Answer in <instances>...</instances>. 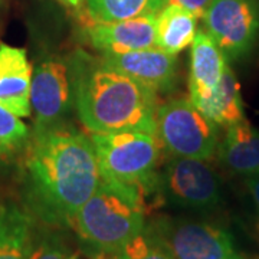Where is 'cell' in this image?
I'll return each instance as SVG.
<instances>
[{
  "mask_svg": "<svg viewBox=\"0 0 259 259\" xmlns=\"http://www.w3.org/2000/svg\"><path fill=\"white\" fill-rule=\"evenodd\" d=\"M95 259H124V256L121 252L118 253H98V255H95Z\"/></svg>",
  "mask_w": 259,
  "mask_h": 259,
  "instance_id": "cell-24",
  "label": "cell"
},
{
  "mask_svg": "<svg viewBox=\"0 0 259 259\" xmlns=\"http://www.w3.org/2000/svg\"><path fill=\"white\" fill-rule=\"evenodd\" d=\"M75 259H78V256H76V258H75Z\"/></svg>",
  "mask_w": 259,
  "mask_h": 259,
  "instance_id": "cell-27",
  "label": "cell"
},
{
  "mask_svg": "<svg viewBox=\"0 0 259 259\" xmlns=\"http://www.w3.org/2000/svg\"><path fill=\"white\" fill-rule=\"evenodd\" d=\"M93 22L107 23L124 19L157 15L166 0H85Z\"/></svg>",
  "mask_w": 259,
  "mask_h": 259,
  "instance_id": "cell-18",
  "label": "cell"
},
{
  "mask_svg": "<svg viewBox=\"0 0 259 259\" xmlns=\"http://www.w3.org/2000/svg\"><path fill=\"white\" fill-rule=\"evenodd\" d=\"M29 130L26 124L0 105V154H6L26 144Z\"/></svg>",
  "mask_w": 259,
  "mask_h": 259,
  "instance_id": "cell-19",
  "label": "cell"
},
{
  "mask_svg": "<svg viewBox=\"0 0 259 259\" xmlns=\"http://www.w3.org/2000/svg\"><path fill=\"white\" fill-rule=\"evenodd\" d=\"M82 245L94 256L118 253L144 231V193L139 187L101 176L74 221Z\"/></svg>",
  "mask_w": 259,
  "mask_h": 259,
  "instance_id": "cell-3",
  "label": "cell"
},
{
  "mask_svg": "<svg viewBox=\"0 0 259 259\" xmlns=\"http://www.w3.org/2000/svg\"><path fill=\"white\" fill-rule=\"evenodd\" d=\"M218 127L186 98L166 102L156 112V137L173 157H212L219 146Z\"/></svg>",
  "mask_w": 259,
  "mask_h": 259,
  "instance_id": "cell-5",
  "label": "cell"
},
{
  "mask_svg": "<svg viewBox=\"0 0 259 259\" xmlns=\"http://www.w3.org/2000/svg\"><path fill=\"white\" fill-rule=\"evenodd\" d=\"M212 0H166V5L171 6H179L183 9L189 10L190 13H193L196 18H203L204 12L207 10L209 5Z\"/></svg>",
  "mask_w": 259,
  "mask_h": 259,
  "instance_id": "cell-22",
  "label": "cell"
},
{
  "mask_svg": "<svg viewBox=\"0 0 259 259\" xmlns=\"http://www.w3.org/2000/svg\"><path fill=\"white\" fill-rule=\"evenodd\" d=\"M146 229L173 259H241L231 233L218 225L160 216Z\"/></svg>",
  "mask_w": 259,
  "mask_h": 259,
  "instance_id": "cell-6",
  "label": "cell"
},
{
  "mask_svg": "<svg viewBox=\"0 0 259 259\" xmlns=\"http://www.w3.org/2000/svg\"><path fill=\"white\" fill-rule=\"evenodd\" d=\"M76 255L56 236H48L35 243L28 259H75Z\"/></svg>",
  "mask_w": 259,
  "mask_h": 259,
  "instance_id": "cell-21",
  "label": "cell"
},
{
  "mask_svg": "<svg viewBox=\"0 0 259 259\" xmlns=\"http://www.w3.org/2000/svg\"><path fill=\"white\" fill-rule=\"evenodd\" d=\"M197 18L189 10L166 5L156 15V45L167 54L176 55L193 42Z\"/></svg>",
  "mask_w": 259,
  "mask_h": 259,
  "instance_id": "cell-17",
  "label": "cell"
},
{
  "mask_svg": "<svg viewBox=\"0 0 259 259\" xmlns=\"http://www.w3.org/2000/svg\"><path fill=\"white\" fill-rule=\"evenodd\" d=\"M154 192L168 203L196 212L213 210L222 202L221 179L200 158H171L157 173Z\"/></svg>",
  "mask_w": 259,
  "mask_h": 259,
  "instance_id": "cell-7",
  "label": "cell"
},
{
  "mask_svg": "<svg viewBox=\"0 0 259 259\" xmlns=\"http://www.w3.org/2000/svg\"><path fill=\"white\" fill-rule=\"evenodd\" d=\"M61 2L68 5V6H71V8H74V9H79L83 3V0H61Z\"/></svg>",
  "mask_w": 259,
  "mask_h": 259,
  "instance_id": "cell-25",
  "label": "cell"
},
{
  "mask_svg": "<svg viewBox=\"0 0 259 259\" xmlns=\"http://www.w3.org/2000/svg\"><path fill=\"white\" fill-rule=\"evenodd\" d=\"M74 107L91 133L144 131L156 134V91L102 58L75 51L68 59Z\"/></svg>",
  "mask_w": 259,
  "mask_h": 259,
  "instance_id": "cell-2",
  "label": "cell"
},
{
  "mask_svg": "<svg viewBox=\"0 0 259 259\" xmlns=\"http://www.w3.org/2000/svg\"><path fill=\"white\" fill-rule=\"evenodd\" d=\"M192 102L218 125L228 127L245 118L241 87L229 64L225 66L222 78L212 93Z\"/></svg>",
  "mask_w": 259,
  "mask_h": 259,
  "instance_id": "cell-15",
  "label": "cell"
},
{
  "mask_svg": "<svg viewBox=\"0 0 259 259\" xmlns=\"http://www.w3.org/2000/svg\"><path fill=\"white\" fill-rule=\"evenodd\" d=\"M204 28L228 62L253 49L259 36L256 0H212L203 15Z\"/></svg>",
  "mask_w": 259,
  "mask_h": 259,
  "instance_id": "cell-8",
  "label": "cell"
},
{
  "mask_svg": "<svg viewBox=\"0 0 259 259\" xmlns=\"http://www.w3.org/2000/svg\"><path fill=\"white\" fill-rule=\"evenodd\" d=\"M101 176L139 187L143 193L154 192L160 141L144 131L91 133Z\"/></svg>",
  "mask_w": 259,
  "mask_h": 259,
  "instance_id": "cell-4",
  "label": "cell"
},
{
  "mask_svg": "<svg viewBox=\"0 0 259 259\" xmlns=\"http://www.w3.org/2000/svg\"><path fill=\"white\" fill-rule=\"evenodd\" d=\"M121 253L124 259H173L146 228L122 248Z\"/></svg>",
  "mask_w": 259,
  "mask_h": 259,
  "instance_id": "cell-20",
  "label": "cell"
},
{
  "mask_svg": "<svg viewBox=\"0 0 259 259\" xmlns=\"http://www.w3.org/2000/svg\"><path fill=\"white\" fill-rule=\"evenodd\" d=\"M32 248V216L16 204H0V259H28Z\"/></svg>",
  "mask_w": 259,
  "mask_h": 259,
  "instance_id": "cell-16",
  "label": "cell"
},
{
  "mask_svg": "<svg viewBox=\"0 0 259 259\" xmlns=\"http://www.w3.org/2000/svg\"><path fill=\"white\" fill-rule=\"evenodd\" d=\"M219 160L232 173L243 177L259 175V130L245 118L228 125L218 146Z\"/></svg>",
  "mask_w": 259,
  "mask_h": 259,
  "instance_id": "cell-13",
  "label": "cell"
},
{
  "mask_svg": "<svg viewBox=\"0 0 259 259\" xmlns=\"http://www.w3.org/2000/svg\"><path fill=\"white\" fill-rule=\"evenodd\" d=\"M23 179L29 207L44 222L74 226L101 179L93 141L64 121L36 127L26 141Z\"/></svg>",
  "mask_w": 259,
  "mask_h": 259,
  "instance_id": "cell-1",
  "label": "cell"
},
{
  "mask_svg": "<svg viewBox=\"0 0 259 259\" xmlns=\"http://www.w3.org/2000/svg\"><path fill=\"white\" fill-rule=\"evenodd\" d=\"M32 68L26 51L0 44V105L19 118L29 117Z\"/></svg>",
  "mask_w": 259,
  "mask_h": 259,
  "instance_id": "cell-12",
  "label": "cell"
},
{
  "mask_svg": "<svg viewBox=\"0 0 259 259\" xmlns=\"http://www.w3.org/2000/svg\"><path fill=\"white\" fill-rule=\"evenodd\" d=\"M241 259H245V258H242V256H241Z\"/></svg>",
  "mask_w": 259,
  "mask_h": 259,
  "instance_id": "cell-26",
  "label": "cell"
},
{
  "mask_svg": "<svg viewBox=\"0 0 259 259\" xmlns=\"http://www.w3.org/2000/svg\"><path fill=\"white\" fill-rule=\"evenodd\" d=\"M30 107L35 112L37 128L64 121L71 107H74L68 61L51 56L37 65L32 75Z\"/></svg>",
  "mask_w": 259,
  "mask_h": 259,
  "instance_id": "cell-9",
  "label": "cell"
},
{
  "mask_svg": "<svg viewBox=\"0 0 259 259\" xmlns=\"http://www.w3.org/2000/svg\"><path fill=\"white\" fill-rule=\"evenodd\" d=\"M102 59L133 79L157 91L175 88L177 78L176 56L158 48L122 54H102Z\"/></svg>",
  "mask_w": 259,
  "mask_h": 259,
  "instance_id": "cell-10",
  "label": "cell"
},
{
  "mask_svg": "<svg viewBox=\"0 0 259 259\" xmlns=\"http://www.w3.org/2000/svg\"><path fill=\"white\" fill-rule=\"evenodd\" d=\"M88 39L101 54H122L157 48L156 15L97 23L88 28Z\"/></svg>",
  "mask_w": 259,
  "mask_h": 259,
  "instance_id": "cell-11",
  "label": "cell"
},
{
  "mask_svg": "<svg viewBox=\"0 0 259 259\" xmlns=\"http://www.w3.org/2000/svg\"><path fill=\"white\" fill-rule=\"evenodd\" d=\"M229 64L206 30L196 32L192 42L189 90L190 100L204 98L218 87L225 66Z\"/></svg>",
  "mask_w": 259,
  "mask_h": 259,
  "instance_id": "cell-14",
  "label": "cell"
},
{
  "mask_svg": "<svg viewBox=\"0 0 259 259\" xmlns=\"http://www.w3.org/2000/svg\"><path fill=\"white\" fill-rule=\"evenodd\" d=\"M246 187L249 190L250 196L253 199V202L256 204V207L259 209V175L258 176L246 177Z\"/></svg>",
  "mask_w": 259,
  "mask_h": 259,
  "instance_id": "cell-23",
  "label": "cell"
}]
</instances>
